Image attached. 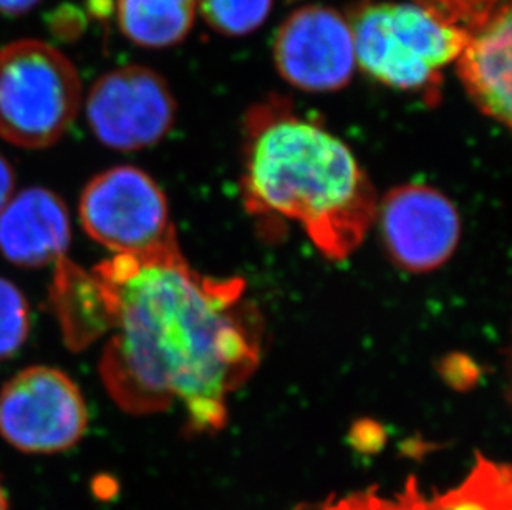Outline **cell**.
<instances>
[{
	"mask_svg": "<svg viewBox=\"0 0 512 510\" xmlns=\"http://www.w3.org/2000/svg\"><path fill=\"white\" fill-rule=\"evenodd\" d=\"M50 300L72 350H83L110 332L107 302L98 280L67 257L55 262Z\"/></svg>",
	"mask_w": 512,
	"mask_h": 510,
	"instance_id": "obj_12",
	"label": "cell"
},
{
	"mask_svg": "<svg viewBox=\"0 0 512 510\" xmlns=\"http://www.w3.org/2000/svg\"><path fill=\"white\" fill-rule=\"evenodd\" d=\"M72 221L67 204L50 189L15 193L0 211V254L22 269H42L67 255Z\"/></svg>",
	"mask_w": 512,
	"mask_h": 510,
	"instance_id": "obj_10",
	"label": "cell"
},
{
	"mask_svg": "<svg viewBox=\"0 0 512 510\" xmlns=\"http://www.w3.org/2000/svg\"><path fill=\"white\" fill-rule=\"evenodd\" d=\"M0 510H10L9 497H7L2 482H0Z\"/></svg>",
	"mask_w": 512,
	"mask_h": 510,
	"instance_id": "obj_19",
	"label": "cell"
},
{
	"mask_svg": "<svg viewBox=\"0 0 512 510\" xmlns=\"http://www.w3.org/2000/svg\"><path fill=\"white\" fill-rule=\"evenodd\" d=\"M30 307L12 280L0 277V361L20 352L30 335Z\"/></svg>",
	"mask_w": 512,
	"mask_h": 510,
	"instance_id": "obj_15",
	"label": "cell"
},
{
	"mask_svg": "<svg viewBox=\"0 0 512 510\" xmlns=\"http://www.w3.org/2000/svg\"><path fill=\"white\" fill-rule=\"evenodd\" d=\"M15 171L10 164L9 159L0 154V211L5 204L9 203V199L15 194Z\"/></svg>",
	"mask_w": 512,
	"mask_h": 510,
	"instance_id": "obj_17",
	"label": "cell"
},
{
	"mask_svg": "<svg viewBox=\"0 0 512 510\" xmlns=\"http://www.w3.org/2000/svg\"><path fill=\"white\" fill-rule=\"evenodd\" d=\"M78 212L87 236L115 255L141 254L176 239L163 189L135 166H115L90 179Z\"/></svg>",
	"mask_w": 512,
	"mask_h": 510,
	"instance_id": "obj_6",
	"label": "cell"
},
{
	"mask_svg": "<svg viewBox=\"0 0 512 510\" xmlns=\"http://www.w3.org/2000/svg\"><path fill=\"white\" fill-rule=\"evenodd\" d=\"M110 332L100 376L135 416L184 406L194 433L218 431L226 401L261 361V313L241 279H213L188 264L178 237L93 267Z\"/></svg>",
	"mask_w": 512,
	"mask_h": 510,
	"instance_id": "obj_1",
	"label": "cell"
},
{
	"mask_svg": "<svg viewBox=\"0 0 512 510\" xmlns=\"http://www.w3.org/2000/svg\"><path fill=\"white\" fill-rule=\"evenodd\" d=\"M241 188L247 211L297 222L332 260L357 251L377 216V193L350 148L277 100L247 115Z\"/></svg>",
	"mask_w": 512,
	"mask_h": 510,
	"instance_id": "obj_2",
	"label": "cell"
},
{
	"mask_svg": "<svg viewBox=\"0 0 512 510\" xmlns=\"http://www.w3.org/2000/svg\"><path fill=\"white\" fill-rule=\"evenodd\" d=\"M511 5H501L483 25L469 32L459 53L458 75L478 110L511 125Z\"/></svg>",
	"mask_w": 512,
	"mask_h": 510,
	"instance_id": "obj_11",
	"label": "cell"
},
{
	"mask_svg": "<svg viewBox=\"0 0 512 510\" xmlns=\"http://www.w3.org/2000/svg\"><path fill=\"white\" fill-rule=\"evenodd\" d=\"M39 2L40 0H0V15L17 17V15L27 14Z\"/></svg>",
	"mask_w": 512,
	"mask_h": 510,
	"instance_id": "obj_18",
	"label": "cell"
},
{
	"mask_svg": "<svg viewBox=\"0 0 512 510\" xmlns=\"http://www.w3.org/2000/svg\"><path fill=\"white\" fill-rule=\"evenodd\" d=\"M82 106V80L60 50L25 39L0 49V138L44 150L67 135Z\"/></svg>",
	"mask_w": 512,
	"mask_h": 510,
	"instance_id": "obj_4",
	"label": "cell"
},
{
	"mask_svg": "<svg viewBox=\"0 0 512 510\" xmlns=\"http://www.w3.org/2000/svg\"><path fill=\"white\" fill-rule=\"evenodd\" d=\"M348 24L363 72L400 90L438 87L441 70L455 62L469 37L425 7L406 2L365 5Z\"/></svg>",
	"mask_w": 512,
	"mask_h": 510,
	"instance_id": "obj_3",
	"label": "cell"
},
{
	"mask_svg": "<svg viewBox=\"0 0 512 510\" xmlns=\"http://www.w3.org/2000/svg\"><path fill=\"white\" fill-rule=\"evenodd\" d=\"M383 246L393 262L408 272L438 269L455 254L461 219L445 194L408 184L378 201L377 216Z\"/></svg>",
	"mask_w": 512,
	"mask_h": 510,
	"instance_id": "obj_8",
	"label": "cell"
},
{
	"mask_svg": "<svg viewBox=\"0 0 512 510\" xmlns=\"http://www.w3.org/2000/svg\"><path fill=\"white\" fill-rule=\"evenodd\" d=\"M274 62L285 82L305 92H335L355 72V49L348 20L324 5L295 10L274 42Z\"/></svg>",
	"mask_w": 512,
	"mask_h": 510,
	"instance_id": "obj_9",
	"label": "cell"
},
{
	"mask_svg": "<svg viewBox=\"0 0 512 510\" xmlns=\"http://www.w3.org/2000/svg\"><path fill=\"white\" fill-rule=\"evenodd\" d=\"M57 17H54V22H57L58 25H55L54 32L55 34L60 35V37H75L78 32H82L83 29V15L78 12L77 9H58Z\"/></svg>",
	"mask_w": 512,
	"mask_h": 510,
	"instance_id": "obj_16",
	"label": "cell"
},
{
	"mask_svg": "<svg viewBox=\"0 0 512 510\" xmlns=\"http://www.w3.org/2000/svg\"><path fill=\"white\" fill-rule=\"evenodd\" d=\"M196 0H116V19L126 39L146 49L173 47L196 19Z\"/></svg>",
	"mask_w": 512,
	"mask_h": 510,
	"instance_id": "obj_13",
	"label": "cell"
},
{
	"mask_svg": "<svg viewBox=\"0 0 512 510\" xmlns=\"http://www.w3.org/2000/svg\"><path fill=\"white\" fill-rule=\"evenodd\" d=\"M176 102L160 73L128 65L105 73L87 98L88 125L102 145L121 153L160 143L174 123Z\"/></svg>",
	"mask_w": 512,
	"mask_h": 510,
	"instance_id": "obj_7",
	"label": "cell"
},
{
	"mask_svg": "<svg viewBox=\"0 0 512 510\" xmlns=\"http://www.w3.org/2000/svg\"><path fill=\"white\" fill-rule=\"evenodd\" d=\"M196 4L204 20L216 32L241 37L266 22L272 0H196Z\"/></svg>",
	"mask_w": 512,
	"mask_h": 510,
	"instance_id": "obj_14",
	"label": "cell"
},
{
	"mask_svg": "<svg viewBox=\"0 0 512 510\" xmlns=\"http://www.w3.org/2000/svg\"><path fill=\"white\" fill-rule=\"evenodd\" d=\"M87 401L80 386L54 366H29L0 390V436L24 454H58L87 434Z\"/></svg>",
	"mask_w": 512,
	"mask_h": 510,
	"instance_id": "obj_5",
	"label": "cell"
}]
</instances>
